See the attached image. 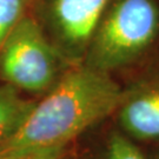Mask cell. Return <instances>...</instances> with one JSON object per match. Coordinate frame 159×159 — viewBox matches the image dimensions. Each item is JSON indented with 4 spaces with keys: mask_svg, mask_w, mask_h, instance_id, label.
<instances>
[{
    "mask_svg": "<svg viewBox=\"0 0 159 159\" xmlns=\"http://www.w3.org/2000/svg\"><path fill=\"white\" fill-rule=\"evenodd\" d=\"M123 99L121 89L107 72L90 66L73 70L34 104L0 151L63 150L68 142L120 107Z\"/></svg>",
    "mask_w": 159,
    "mask_h": 159,
    "instance_id": "obj_1",
    "label": "cell"
},
{
    "mask_svg": "<svg viewBox=\"0 0 159 159\" xmlns=\"http://www.w3.org/2000/svg\"><path fill=\"white\" fill-rule=\"evenodd\" d=\"M159 33L154 0H116L106 10L90 41V67L107 72L131 63Z\"/></svg>",
    "mask_w": 159,
    "mask_h": 159,
    "instance_id": "obj_2",
    "label": "cell"
},
{
    "mask_svg": "<svg viewBox=\"0 0 159 159\" xmlns=\"http://www.w3.org/2000/svg\"><path fill=\"white\" fill-rule=\"evenodd\" d=\"M58 57L38 23L24 16L0 50V75L8 85L43 93L56 84Z\"/></svg>",
    "mask_w": 159,
    "mask_h": 159,
    "instance_id": "obj_3",
    "label": "cell"
},
{
    "mask_svg": "<svg viewBox=\"0 0 159 159\" xmlns=\"http://www.w3.org/2000/svg\"><path fill=\"white\" fill-rule=\"evenodd\" d=\"M111 0H51L50 18L71 48L89 45Z\"/></svg>",
    "mask_w": 159,
    "mask_h": 159,
    "instance_id": "obj_4",
    "label": "cell"
},
{
    "mask_svg": "<svg viewBox=\"0 0 159 159\" xmlns=\"http://www.w3.org/2000/svg\"><path fill=\"white\" fill-rule=\"evenodd\" d=\"M119 120L123 129L137 139H158L159 90L139 94L120 105Z\"/></svg>",
    "mask_w": 159,
    "mask_h": 159,
    "instance_id": "obj_5",
    "label": "cell"
},
{
    "mask_svg": "<svg viewBox=\"0 0 159 159\" xmlns=\"http://www.w3.org/2000/svg\"><path fill=\"white\" fill-rule=\"evenodd\" d=\"M34 104L24 99L12 85L0 86V148L21 126Z\"/></svg>",
    "mask_w": 159,
    "mask_h": 159,
    "instance_id": "obj_6",
    "label": "cell"
},
{
    "mask_svg": "<svg viewBox=\"0 0 159 159\" xmlns=\"http://www.w3.org/2000/svg\"><path fill=\"white\" fill-rule=\"evenodd\" d=\"M27 0H0V50L24 17Z\"/></svg>",
    "mask_w": 159,
    "mask_h": 159,
    "instance_id": "obj_7",
    "label": "cell"
},
{
    "mask_svg": "<svg viewBox=\"0 0 159 159\" xmlns=\"http://www.w3.org/2000/svg\"><path fill=\"white\" fill-rule=\"evenodd\" d=\"M108 159H145L132 143L120 134H113L108 143Z\"/></svg>",
    "mask_w": 159,
    "mask_h": 159,
    "instance_id": "obj_8",
    "label": "cell"
},
{
    "mask_svg": "<svg viewBox=\"0 0 159 159\" xmlns=\"http://www.w3.org/2000/svg\"><path fill=\"white\" fill-rule=\"evenodd\" d=\"M63 150H5L0 151V159H59Z\"/></svg>",
    "mask_w": 159,
    "mask_h": 159,
    "instance_id": "obj_9",
    "label": "cell"
}]
</instances>
